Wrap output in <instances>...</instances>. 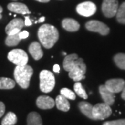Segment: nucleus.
Here are the masks:
<instances>
[{"label":"nucleus","instance_id":"1","mask_svg":"<svg viewBox=\"0 0 125 125\" xmlns=\"http://www.w3.org/2000/svg\"><path fill=\"white\" fill-rule=\"evenodd\" d=\"M38 36L42 45L46 49H50L58 40L59 33L56 27L45 24L39 28Z\"/></svg>","mask_w":125,"mask_h":125},{"label":"nucleus","instance_id":"2","mask_svg":"<svg viewBox=\"0 0 125 125\" xmlns=\"http://www.w3.org/2000/svg\"><path fill=\"white\" fill-rule=\"evenodd\" d=\"M33 73V68L28 65H17L14 70V77L18 85L24 89H27L29 86Z\"/></svg>","mask_w":125,"mask_h":125},{"label":"nucleus","instance_id":"3","mask_svg":"<svg viewBox=\"0 0 125 125\" xmlns=\"http://www.w3.org/2000/svg\"><path fill=\"white\" fill-rule=\"evenodd\" d=\"M55 86L54 74L49 70H44L40 73V89L42 93H48L53 90Z\"/></svg>","mask_w":125,"mask_h":125},{"label":"nucleus","instance_id":"4","mask_svg":"<svg viewBox=\"0 0 125 125\" xmlns=\"http://www.w3.org/2000/svg\"><path fill=\"white\" fill-rule=\"evenodd\" d=\"M86 72V65L85 62H83V58H78L76 61V64L69 71V77L74 81H79L84 79L85 78V74Z\"/></svg>","mask_w":125,"mask_h":125},{"label":"nucleus","instance_id":"5","mask_svg":"<svg viewBox=\"0 0 125 125\" xmlns=\"http://www.w3.org/2000/svg\"><path fill=\"white\" fill-rule=\"evenodd\" d=\"M8 59L13 64L22 66L25 65L28 62V55L22 49H15L11 50L8 54Z\"/></svg>","mask_w":125,"mask_h":125},{"label":"nucleus","instance_id":"6","mask_svg":"<svg viewBox=\"0 0 125 125\" xmlns=\"http://www.w3.org/2000/svg\"><path fill=\"white\" fill-rule=\"evenodd\" d=\"M112 114L110 106L105 103H99L94 105L93 108V116L94 120H103Z\"/></svg>","mask_w":125,"mask_h":125},{"label":"nucleus","instance_id":"7","mask_svg":"<svg viewBox=\"0 0 125 125\" xmlns=\"http://www.w3.org/2000/svg\"><path fill=\"white\" fill-rule=\"evenodd\" d=\"M87 30L93 32H97L102 36H106L110 32V29L104 23L97 20H90L85 23Z\"/></svg>","mask_w":125,"mask_h":125},{"label":"nucleus","instance_id":"8","mask_svg":"<svg viewBox=\"0 0 125 125\" xmlns=\"http://www.w3.org/2000/svg\"><path fill=\"white\" fill-rule=\"evenodd\" d=\"M118 7L117 0H104L102 6L103 14L108 18H113L116 15Z\"/></svg>","mask_w":125,"mask_h":125},{"label":"nucleus","instance_id":"9","mask_svg":"<svg viewBox=\"0 0 125 125\" xmlns=\"http://www.w3.org/2000/svg\"><path fill=\"white\" fill-rule=\"evenodd\" d=\"M76 10V12L81 15L84 17H90L96 13L97 6L93 2L85 1L77 5Z\"/></svg>","mask_w":125,"mask_h":125},{"label":"nucleus","instance_id":"10","mask_svg":"<svg viewBox=\"0 0 125 125\" xmlns=\"http://www.w3.org/2000/svg\"><path fill=\"white\" fill-rule=\"evenodd\" d=\"M104 85L112 93H118L125 88V81L122 79H111L106 81Z\"/></svg>","mask_w":125,"mask_h":125},{"label":"nucleus","instance_id":"11","mask_svg":"<svg viewBox=\"0 0 125 125\" xmlns=\"http://www.w3.org/2000/svg\"><path fill=\"white\" fill-rule=\"evenodd\" d=\"M36 105L40 109H51L55 106V101L49 96L41 95L36 99Z\"/></svg>","mask_w":125,"mask_h":125},{"label":"nucleus","instance_id":"12","mask_svg":"<svg viewBox=\"0 0 125 125\" xmlns=\"http://www.w3.org/2000/svg\"><path fill=\"white\" fill-rule=\"evenodd\" d=\"M99 90V93L101 94V97L104 103L109 106L113 105L115 102V93L108 90L104 85H100Z\"/></svg>","mask_w":125,"mask_h":125},{"label":"nucleus","instance_id":"13","mask_svg":"<svg viewBox=\"0 0 125 125\" xmlns=\"http://www.w3.org/2000/svg\"><path fill=\"white\" fill-rule=\"evenodd\" d=\"M7 8L10 11L18 14H30V11L27 6L20 2H11L8 4Z\"/></svg>","mask_w":125,"mask_h":125},{"label":"nucleus","instance_id":"14","mask_svg":"<svg viewBox=\"0 0 125 125\" xmlns=\"http://www.w3.org/2000/svg\"><path fill=\"white\" fill-rule=\"evenodd\" d=\"M62 27L70 32L77 31L80 28V24L76 20L72 18H65L62 21Z\"/></svg>","mask_w":125,"mask_h":125},{"label":"nucleus","instance_id":"15","mask_svg":"<svg viewBox=\"0 0 125 125\" xmlns=\"http://www.w3.org/2000/svg\"><path fill=\"white\" fill-rule=\"evenodd\" d=\"M29 53L32 57L36 61L40 60L43 56V52L42 50L40 44L38 42H33L29 47Z\"/></svg>","mask_w":125,"mask_h":125},{"label":"nucleus","instance_id":"16","mask_svg":"<svg viewBox=\"0 0 125 125\" xmlns=\"http://www.w3.org/2000/svg\"><path fill=\"white\" fill-rule=\"evenodd\" d=\"M55 104L58 110L63 112H67L70 108V105L67 98L62 95H58L56 98Z\"/></svg>","mask_w":125,"mask_h":125},{"label":"nucleus","instance_id":"17","mask_svg":"<svg viewBox=\"0 0 125 125\" xmlns=\"http://www.w3.org/2000/svg\"><path fill=\"white\" fill-rule=\"evenodd\" d=\"M79 58L78 55L76 54H72L66 56L63 60V68L65 71L69 72L71 70L76 64V61Z\"/></svg>","mask_w":125,"mask_h":125},{"label":"nucleus","instance_id":"18","mask_svg":"<svg viewBox=\"0 0 125 125\" xmlns=\"http://www.w3.org/2000/svg\"><path fill=\"white\" fill-rule=\"evenodd\" d=\"M24 25V22L21 18H15L11 20L6 27L5 31L7 34L13 29H22Z\"/></svg>","mask_w":125,"mask_h":125},{"label":"nucleus","instance_id":"19","mask_svg":"<svg viewBox=\"0 0 125 125\" xmlns=\"http://www.w3.org/2000/svg\"><path fill=\"white\" fill-rule=\"evenodd\" d=\"M79 108L80 109L81 112L83 115H85V116L88 117L91 120H94V117L93 116V106L92 104H90L88 102H81L79 104Z\"/></svg>","mask_w":125,"mask_h":125},{"label":"nucleus","instance_id":"20","mask_svg":"<svg viewBox=\"0 0 125 125\" xmlns=\"http://www.w3.org/2000/svg\"><path fill=\"white\" fill-rule=\"evenodd\" d=\"M27 125H42V118L36 112H31L27 117Z\"/></svg>","mask_w":125,"mask_h":125},{"label":"nucleus","instance_id":"21","mask_svg":"<svg viewBox=\"0 0 125 125\" xmlns=\"http://www.w3.org/2000/svg\"><path fill=\"white\" fill-rule=\"evenodd\" d=\"M15 86V81L13 79L6 77H0V89H13Z\"/></svg>","mask_w":125,"mask_h":125},{"label":"nucleus","instance_id":"22","mask_svg":"<svg viewBox=\"0 0 125 125\" xmlns=\"http://www.w3.org/2000/svg\"><path fill=\"white\" fill-rule=\"evenodd\" d=\"M18 118L13 112H9L1 121V125H15L17 123Z\"/></svg>","mask_w":125,"mask_h":125},{"label":"nucleus","instance_id":"23","mask_svg":"<svg viewBox=\"0 0 125 125\" xmlns=\"http://www.w3.org/2000/svg\"><path fill=\"white\" fill-rule=\"evenodd\" d=\"M21 39L19 37V34H14V35H8L5 40V44L9 46V47H13L18 45Z\"/></svg>","mask_w":125,"mask_h":125},{"label":"nucleus","instance_id":"24","mask_svg":"<svg viewBox=\"0 0 125 125\" xmlns=\"http://www.w3.org/2000/svg\"><path fill=\"white\" fill-rule=\"evenodd\" d=\"M115 15L118 22L125 24V1L120 6V7H118Z\"/></svg>","mask_w":125,"mask_h":125},{"label":"nucleus","instance_id":"25","mask_svg":"<svg viewBox=\"0 0 125 125\" xmlns=\"http://www.w3.org/2000/svg\"><path fill=\"white\" fill-rule=\"evenodd\" d=\"M113 60L117 67L121 70H125V54H123V53L117 54L114 56Z\"/></svg>","mask_w":125,"mask_h":125},{"label":"nucleus","instance_id":"26","mask_svg":"<svg viewBox=\"0 0 125 125\" xmlns=\"http://www.w3.org/2000/svg\"><path fill=\"white\" fill-rule=\"evenodd\" d=\"M74 90L75 91L76 94L79 96L81 98L87 99H88V94L85 93V90L83 88L82 84L79 81H76L75 84L74 85Z\"/></svg>","mask_w":125,"mask_h":125},{"label":"nucleus","instance_id":"27","mask_svg":"<svg viewBox=\"0 0 125 125\" xmlns=\"http://www.w3.org/2000/svg\"><path fill=\"white\" fill-rule=\"evenodd\" d=\"M61 94L64 96L65 98L71 100H74L76 99V94L71 90L64 88L61 90Z\"/></svg>","mask_w":125,"mask_h":125},{"label":"nucleus","instance_id":"28","mask_svg":"<svg viewBox=\"0 0 125 125\" xmlns=\"http://www.w3.org/2000/svg\"><path fill=\"white\" fill-rule=\"evenodd\" d=\"M108 124H111L113 125H125V119H121V120H117L108 121L106 122Z\"/></svg>","mask_w":125,"mask_h":125},{"label":"nucleus","instance_id":"29","mask_svg":"<svg viewBox=\"0 0 125 125\" xmlns=\"http://www.w3.org/2000/svg\"><path fill=\"white\" fill-rule=\"evenodd\" d=\"M19 37H20V38L22 40V39H25V38H27L29 37V32L27 31H22V32H20L19 33Z\"/></svg>","mask_w":125,"mask_h":125},{"label":"nucleus","instance_id":"30","mask_svg":"<svg viewBox=\"0 0 125 125\" xmlns=\"http://www.w3.org/2000/svg\"><path fill=\"white\" fill-rule=\"evenodd\" d=\"M5 113V105L4 104L0 102V117L4 115Z\"/></svg>","mask_w":125,"mask_h":125},{"label":"nucleus","instance_id":"31","mask_svg":"<svg viewBox=\"0 0 125 125\" xmlns=\"http://www.w3.org/2000/svg\"><path fill=\"white\" fill-rule=\"evenodd\" d=\"M32 25V22H31V20H30V18L29 17H25V21H24V26H26V27H29V26H31Z\"/></svg>","mask_w":125,"mask_h":125},{"label":"nucleus","instance_id":"32","mask_svg":"<svg viewBox=\"0 0 125 125\" xmlns=\"http://www.w3.org/2000/svg\"><path fill=\"white\" fill-rule=\"evenodd\" d=\"M53 70L56 73H59V72H60V66H59V65H58V64L54 65V67H53Z\"/></svg>","mask_w":125,"mask_h":125},{"label":"nucleus","instance_id":"33","mask_svg":"<svg viewBox=\"0 0 125 125\" xmlns=\"http://www.w3.org/2000/svg\"><path fill=\"white\" fill-rule=\"evenodd\" d=\"M122 98L124 100H125V88H123V90H122V95H121Z\"/></svg>","mask_w":125,"mask_h":125},{"label":"nucleus","instance_id":"34","mask_svg":"<svg viewBox=\"0 0 125 125\" xmlns=\"http://www.w3.org/2000/svg\"><path fill=\"white\" fill-rule=\"evenodd\" d=\"M45 17H42V18H40L39 19V20L38 21H36V23H38V22H43L44 21H45Z\"/></svg>","mask_w":125,"mask_h":125},{"label":"nucleus","instance_id":"35","mask_svg":"<svg viewBox=\"0 0 125 125\" xmlns=\"http://www.w3.org/2000/svg\"><path fill=\"white\" fill-rule=\"evenodd\" d=\"M39 2H42V3H47V2H49L50 0H36Z\"/></svg>","mask_w":125,"mask_h":125},{"label":"nucleus","instance_id":"36","mask_svg":"<svg viewBox=\"0 0 125 125\" xmlns=\"http://www.w3.org/2000/svg\"><path fill=\"white\" fill-rule=\"evenodd\" d=\"M2 11H3V9H2V7H1V6H0V14H1Z\"/></svg>","mask_w":125,"mask_h":125},{"label":"nucleus","instance_id":"37","mask_svg":"<svg viewBox=\"0 0 125 125\" xmlns=\"http://www.w3.org/2000/svg\"><path fill=\"white\" fill-rule=\"evenodd\" d=\"M103 125H111V124H108V123H106V122H104V123L103 124Z\"/></svg>","mask_w":125,"mask_h":125},{"label":"nucleus","instance_id":"38","mask_svg":"<svg viewBox=\"0 0 125 125\" xmlns=\"http://www.w3.org/2000/svg\"><path fill=\"white\" fill-rule=\"evenodd\" d=\"M1 18H2V16H1V14H0V20H1Z\"/></svg>","mask_w":125,"mask_h":125},{"label":"nucleus","instance_id":"39","mask_svg":"<svg viewBox=\"0 0 125 125\" xmlns=\"http://www.w3.org/2000/svg\"><path fill=\"white\" fill-rule=\"evenodd\" d=\"M14 1H15V0H14Z\"/></svg>","mask_w":125,"mask_h":125}]
</instances>
